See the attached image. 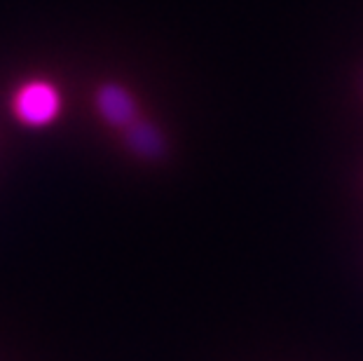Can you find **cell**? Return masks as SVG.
I'll list each match as a JSON object with an SVG mask.
<instances>
[{
  "label": "cell",
  "mask_w": 363,
  "mask_h": 361,
  "mask_svg": "<svg viewBox=\"0 0 363 361\" xmlns=\"http://www.w3.org/2000/svg\"><path fill=\"white\" fill-rule=\"evenodd\" d=\"M96 111L101 113V118L113 127H122L125 129L127 125L136 120V104L131 94L120 87V84H101L96 89Z\"/></svg>",
  "instance_id": "2"
},
{
  "label": "cell",
  "mask_w": 363,
  "mask_h": 361,
  "mask_svg": "<svg viewBox=\"0 0 363 361\" xmlns=\"http://www.w3.org/2000/svg\"><path fill=\"white\" fill-rule=\"evenodd\" d=\"M59 94L48 82H30L21 87L14 99V113L17 118L30 127H43L57 118L59 113Z\"/></svg>",
  "instance_id": "1"
},
{
  "label": "cell",
  "mask_w": 363,
  "mask_h": 361,
  "mask_svg": "<svg viewBox=\"0 0 363 361\" xmlns=\"http://www.w3.org/2000/svg\"><path fill=\"white\" fill-rule=\"evenodd\" d=\"M125 143L134 155L143 160H157L167 152V141L152 122L134 120L125 127Z\"/></svg>",
  "instance_id": "3"
}]
</instances>
